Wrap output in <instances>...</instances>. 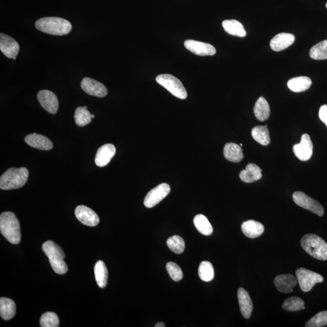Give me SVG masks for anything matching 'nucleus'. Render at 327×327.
Here are the masks:
<instances>
[{
  "mask_svg": "<svg viewBox=\"0 0 327 327\" xmlns=\"http://www.w3.org/2000/svg\"><path fill=\"white\" fill-rule=\"evenodd\" d=\"M0 230L4 236L12 244L21 242V228L19 220L12 212H4L0 216Z\"/></svg>",
  "mask_w": 327,
  "mask_h": 327,
  "instance_id": "nucleus-1",
  "label": "nucleus"
},
{
  "mask_svg": "<svg viewBox=\"0 0 327 327\" xmlns=\"http://www.w3.org/2000/svg\"><path fill=\"white\" fill-rule=\"evenodd\" d=\"M36 28L50 35L62 36L70 33L72 26L66 20L58 17H45L37 20Z\"/></svg>",
  "mask_w": 327,
  "mask_h": 327,
  "instance_id": "nucleus-2",
  "label": "nucleus"
},
{
  "mask_svg": "<svg viewBox=\"0 0 327 327\" xmlns=\"http://www.w3.org/2000/svg\"><path fill=\"white\" fill-rule=\"evenodd\" d=\"M42 248L50 260L54 272L59 274H66L68 268L64 260L66 254L62 248L52 240H48L43 244Z\"/></svg>",
  "mask_w": 327,
  "mask_h": 327,
  "instance_id": "nucleus-3",
  "label": "nucleus"
},
{
  "mask_svg": "<svg viewBox=\"0 0 327 327\" xmlns=\"http://www.w3.org/2000/svg\"><path fill=\"white\" fill-rule=\"evenodd\" d=\"M28 171L26 168H10L0 178V188L10 190L21 188L27 182Z\"/></svg>",
  "mask_w": 327,
  "mask_h": 327,
  "instance_id": "nucleus-4",
  "label": "nucleus"
},
{
  "mask_svg": "<svg viewBox=\"0 0 327 327\" xmlns=\"http://www.w3.org/2000/svg\"><path fill=\"white\" fill-rule=\"evenodd\" d=\"M304 250L315 259L327 260V244L322 238L314 234L304 235L300 240Z\"/></svg>",
  "mask_w": 327,
  "mask_h": 327,
  "instance_id": "nucleus-5",
  "label": "nucleus"
},
{
  "mask_svg": "<svg viewBox=\"0 0 327 327\" xmlns=\"http://www.w3.org/2000/svg\"><path fill=\"white\" fill-rule=\"evenodd\" d=\"M156 81L174 96L182 100H185L188 97L184 86L176 76L169 74H162L156 76Z\"/></svg>",
  "mask_w": 327,
  "mask_h": 327,
  "instance_id": "nucleus-6",
  "label": "nucleus"
},
{
  "mask_svg": "<svg viewBox=\"0 0 327 327\" xmlns=\"http://www.w3.org/2000/svg\"><path fill=\"white\" fill-rule=\"evenodd\" d=\"M296 275L300 288L304 292L310 291L316 284L324 281V278L320 274L304 268L297 269Z\"/></svg>",
  "mask_w": 327,
  "mask_h": 327,
  "instance_id": "nucleus-7",
  "label": "nucleus"
},
{
  "mask_svg": "<svg viewBox=\"0 0 327 327\" xmlns=\"http://www.w3.org/2000/svg\"><path fill=\"white\" fill-rule=\"evenodd\" d=\"M292 199L298 206L315 214L320 216H322L324 210L322 205L312 198L308 196L302 192H296L292 194Z\"/></svg>",
  "mask_w": 327,
  "mask_h": 327,
  "instance_id": "nucleus-8",
  "label": "nucleus"
},
{
  "mask_svg": "<svg viewBox=\"0 0 327 327\" xmlns=\"http://www.w3.org/2000/svg\"><path fill=\"white\" fill-rule=\"evenodd\" d=\"M170 186L166 183H162L152 189L145 198L144 204L148 208H154L165 198L170 193Z\"/></svg>",
  "mask_w": 327,
  "mask_h": 327,
  "instance_id": "nucleus-9",
  "label": "nucleus"
},
{
  "mask_svg": "<svg viewBox=\"0 0 327 327\" xmlns=\"http://www.w3.org/2000/svg\"><path fill=\"white\" fill-rule=\"evenodd\" d=\"M314 145L308 134H302L300 142L294 146V150L295 156L302 162H306L311 158L312 154Z\"/></svg>",
  "mask_w": 327,
  "mask_h": 327,
  "instance_id": "nucleus-10",
  "label": "nucleus"
},
{
  "mask_svg": "<svg viewBox=\"0 0 327 327\" xmlns=\"http://www.w3.org/2000/svg\"><path fill=\"white\" fill-rule=\"evenodd\" d=\"M37 98L40 104L48 112L56 114L58 110L59 102L58 98L52 92L48 90L40 91L37 94Z\"/></svg>",
  "mask_w": 327,
  "mask_h": 327,
  "instance_id": "nucleus-11",
  "label": "nucleus"
},
{
  "mask_svg": "<svg viewBox=\"0 0 327 327\" xmlns=\"http://www.w3.org/2000/svg\"><path fill=\"white\" fill-rule=\"evenodd\" d=\"M184 46L191 52L199 56H212L216 52V48L212 44L195 40H186Z\"/></svg>",
  "mask_w": 327,
  "mask_h": 327,
  "instance_id": "nucleus-12",
  "label": "nucleus"
},
{
  "mask_svg": "<svg viewBox=\"0 0 327 327\" xmlns=\"http://www.w3.org/2000/svg\"><path fill=\"white\" fill-rule=\"evenodd\" d=\"M76 216L82 224L94 226L98 224L100 218L91 208L85 206H78L76 209Z\"/></svg>",
  "mask_w": 327,
  "mask_h": 327,
  "instance_id": "nucleus-13",
  "label": "nucleus"
},
{
  "mask_svg": "<svg viewBox=\"0 0 327 327\" xmlns=\"http://www.w3.org/2000/svg\"><path fill=\"white\" fill-rule=\"evenodd\" d=\"M81 86L82 90L91 96L103 98L108 94L107 88L104 84L88 77L82 80Z\"/></svg>",
  "mask_w": 327,
  "mask_h": 327,
  "instance_id": "nucleus-14",
  "label": "nucleus"
},
{
  "mask_svg": "<svg viewBox=\"0 0 327 327\" xmlns=\"http://www.w3.org/2000/svg\"><path fill=\"white\" fill-rule=\"evenodd\" d=\"M0 50L8 58L16 60L19 52L20 46L16 40L4 34L1 33Z\"/></svg>",
  "mask_w": 327,
  "mask_h": 327,
  "instance_id": "nucleus-15",
  "label": "nucleus"
},
{
  "mask_svg": "<svg viewBox=\"0 0 327 327\" xmlns=\"http://www.w3.org/2000/svg\"><path fill=\"white\" fill-rule=\"evenodd\" d=\"M274 284L278 290L288 294L294 292V288L297 285V278L291 274H281L274 278Z\"/></svg>",
  "mask_w": 327,
  "mask_h": 327,
  "instance_id": "nucleus-16",
  "label": "nucleus"
},
{
  "mask_svg": "<svg viewBox=\"0 0 327 327\" xmlns=\"http://www.w3.org/2000/svg\"><path fill=\"white\" fill-rule=\"evenodd\" d=\"M116 153V148L112 144H106L100 148L94 159L96 165L102 168L107 166Z\"/></svg>",
  "mask_w": 327,
  "mask_h": 327,
  "instance_id": "nucleus-17",
  "label": "nucleus"
},
{
  "mask_svg": "<svg viewBox=\"0 0 327 327\" xmlns=\"http://www.w3.org/2000/svg\"><path fill=\"white\" fill-rule=\"evenodd\" d=\"M294 41L295 36L292 34L280 33L272 39L270 45L272 50L280 52L290 46Z\"/></svg>",
  "mask_w": 327,
  "mask_h": 327,
  "instance_id": "nucleus-18",
  "label": "nucleus"
},
{
  "mask_svg": "<svg viewBox=\"0 0 327 327\" xmlns=\"http://www.w3.org/2000/svg\"><path fill=\"white\" fill-rule=\"evenodd\" d=\"M27 144L39 150H50L53 148V144L47 137L36 134H28L25 138Z\"/></svg>",
  "mask_w": 327,
  "mask_h": 327,
  "instance_id": "nucleus-19",
  "label": "nucleus"
},
{
  "mask_svg": "<svg viewBox=\"0 0 327 327\" xmlns=\"http://www.w3.org/2000/svg\"><path fill=\"white\" fill-rule=\"evenodd\" d=\"M238 298L242 316L246 319H249L253 312L254 306L248 292L243 288H240L238 291Z\"/></svg>",
  "mask_w": 327,
  "mask_h": 327,
  "instance_id": "nucleus-20",
  "label": "nucleus"
},
{
  "mask_svg": "<svg viewBox=\"0 0 327 327\" xmlns=\"http://www.w3.org/2000/svg\"><path fill=\"white\" fill-rule=\"evenodd\" d=\"M242 230L246 236L249 238H256L263 234L264 232V226L256 220H248L242 223Z\"/></svg>",
  "mask_w": 327,
  "mask_h": 327,
  "instance_id": "nucleus-21",
  "label": "nucleus"
},
{
  "mask_svg": "<svg viewBox=\"0 0 327 327\" xmlns=\"http://www.w3.org/2000/svg\"><path fill=\"white\" fill-rule=\"evenodd\" d=\"M262 170L254 164L249 163L246 169L240 172V178L243 182L252 183L262 178Z\"/></svg>",
  "mask_w": 327,
  "mask_h": 327,
  "instance_id": "nucleus-22",
  "label": "nucleus"
},
{
  "mask_svg": "<svg viewBox=\"0 0 327 327\" xmlns=\"http://www.w3.org/2000/svg\"><path fill=\"white\" fill-rule=\"evenodd\" d=\"M224 156L229 162H239L243 159L242 149L235 143H226L224 148Z\"/></svg>",
  "mask_w": 327,
  "mask_h": 327,
  "instance_id": "nucleus-23",
  "label": "nucleus"
},
{
  "mask_svg": "<svg viewBox=\"0 0 327 327\" xmlns=\"http://www.w3.org/2000/svg\"><path fill=\"white\" fill-rule=\"evenodd\" d=\"M255 117L260 122L268 120L270 116V108L268 102L264 97H260L257 100L254 108Z\"/></svg>",
  "mask_w": 327,
  "mask_h": 327,
  "instance_id": "nucleus-24",
  "label": "nucleus"
},
{
  "mask_svg": "<svg viewBox=\"0 0 327 327\" xmlns=\"http://www.w3.org/2000/svg\"><path fill=\"white\" fill-rule=\"evenodd\" d=\"M16 304L12 300L7 298L0 299V315L4 320H10L16 314Z\"/></svg>",
  "mask_w": 327,
  "mask_h": 327,
  "instance_id": "nucleus-25",
  "label": "nucleus"
},
{
  "mask_svg": "<svg viewBox=\"0 0 327 327\" xmlns=\"http://www.w3.org/2000/svg\"><path fill=\"white\" fill-rule=\"evenodd\" d=\"M312 84L308 76H298L292 78L288 82V88L294 92H302L308 90Z\"/></svg>",
  "mask_w": 327,
  "mask_h": 327,
  "instance_id": "nucleus-26",
  "label": "nucleus"
},
{
  "mask_svg": "<svg viewBox=\"0 0 327 327\" xmlns=\"http://www.w3.org/2000/svg\"><path fill=\"white\" fill-rule=\"evenodd\" d=\"M222 26L226 32L230 35L239 37H244L246 35L243 25L237 20H224L222 22Z\"/></svg>",
  "mask_w": 327,
  "mask_h": 327,
  "instance_id": "nucleus-27",
  "label": "nucleus"
},
{
  "mask_svg": "<svg viewBox=\"0 0 327 327\" xmlns=\"http://www.w3.org/2000/svg\"><path fill=\"white\" fill-rule=\"evenodd\" d=\"M94 272L98 286L100 288H105L108 281V271L105 263L102 260L98 261L94 266Z\"/></svg>",
  "mask_w": 327,
  "mask_h": 327,
  "instance_id": "nucleus-28",
  "label": "nucleus"
},
{
  "mask_svg": "<svg viewBox=\"0 0 327 327\" xmlns=\"http://www.w3.org/2000/svg\"><path fill=\"white\" fill-rule=\"evenodd\" d=\"M252 136L259 144L268 146L270 142V137L268 126H258L252 129Z\"/></svg>",
  "mask_w": 327,
  "mask_h": 327,
  "instance_id": "nucleus-29",
  "label": "nucleus"
},
{
  "mask_svg": "<svg viewBox=\"0 0 327 327\" xmlns=\"http://www.w3.org/2000/svg\"><path fill=\"white\" fill-rule=\"evenodd\" d=\"M194 225L198 231L206 236L213 233L214 229L208 218L203 214H198L194 220Z\"/></svg>",
  "mask_w": 327,
  "mask_h": 327,
  "instance_id": "nucleus-30",
  "label": "nucleus"
},
{
  "mask_svg": "<svg viewBox=\"0 0 327 327\" xmlns=\"http://www.w3.org/2000/svg\"><path fill=\"white\" fill-rule=\"evenodd\" d=\"M87 106L85 107H79L76 108L74 112V120L76 124L80 127H83L90 124L92 122V114L87 109Z\"/></svg>",
  "mask_w": 327,
  "mask_h": 327,
  "instance_id": "nucleus-31",
  "label": "nucleus"
},
{
  "mask_svg": "<svg viewBox=\"0 0 327 327\" xmlns=\"http://www.w3.org/2000/svg\"><path fill=\"white\" fill-rule=\"evenodd\" d=\"M310 56L316 60L327 59V40H324L312 46L310 51Z\"/></svg>",
  "mask_w": 327,
  "mask_h": 327,
  "instance_id": "nucleus-32",
  "label": "nucleus"
},
{
  "mask_svg": "<svg viewBox=\"0 0 327 327\" xmlns=\"http://www.w3.org/2000/svg\"><path fill=\"white\" fill-rule=\"evenodd\" d=\"M200 279L205 282H210L214 280V274L213 265L208 261H203L198 268Z\"/></svg>",
  "mask_w": 327,
  "mask_h": 327,
  "instance_id": "nucleus-33",
  "label": "nucleus"
},
{
  "mask_svg": "<svg viewBox=\"0 0 327 327\" xmlns=\"http://www.w3.org/2000/svg\"><path fill=\"white\" fill-rule=\"evenodd\" d=\"M282 308L288 312H298L306 308L304 300L296 296L286 300L282 304Z\"/></svg>",
  "mask_w": 327,
  "mask_h": 327,
  "instance_id": "nucleus-34",
  "label": "nucleus"
},
{
  "mask_svg": "<svg viewBox=\"0 0 327 327\" xmlns=\"http://www.w3.org/2000/svg\"><path fill=\"white\" fill-rule=\"evenodd\" d=\"M167 245L170 250L174 254H180L184 251V240L178 235L169 238L167 240Z\"/></svg>",
  "mask_w": 327,
  "mask_h": 327,
  "instance_id": "nucleus-35",
  "label": "nucleus"
},
{
  "mask_svg": "<svg viewBox=\"0 0 327 327\" xmlns=\"http://www.w3.org/2000/svg\"><path fill=\"white\" fill-rule=\"evenodd\" d=\"M59 325L58 316L54 312H45L40 319V326L42 327H58Z\"/></svg>",
  "mask_w": 327,
  "mask_h": 327,
  "instance_id": "nucleus-36",
  "label": "nucleus"
},
{
  "mask_svg": "<svg viewBox=\"0 0 327 327\" xmlns=\"http://www.w3.org/2000/svg\"><path fill=\"white\" fill-rule=\"evenodd\" d=\"M327 326V311L320 312L306 324V327H323Z\"/></svg>",
  "mask_w": 327,
  "mask_h": 327,
  "instance_id": "nucleus-37",
  "label": "nucleus"
},
{
  "mask_svg": "<svg viewBox=\"0 0 327 327\" xmlns=\"http://www.w3.org/2000/svg\"><path fill=\"white\" fill-rule=\"evenodd\" d=\"M166 268L167 271L170 276L172 280H173L176 282L182 280L183 278V272L182 269L176 263L173 262H169L166 265Z\"/></svg>",
  "mask_w": 327,
  "mask_h": 327,
  "instance_id": "nucleus-38",
  "label": "nucleus"
},
{
  "mask_svg": "<svg viewBox=\"0 0 327 327\" xmlns=\"http://www.w3.org/2000/svg\"><path fill=\"white\" fill-rule=\"evenodd\" d=\"M319 116L321 121L325 123L327 127V105H323L320 108Z\"/></svg>",
  "mask_w": 327,
  "mask_h": 327,
  "instance_id": "nucleus-39",
  "label": "nucleus"
},
{
  "mask_svg": "<svg viewBox=\"0 0 327 327\" xmlns=\"http://www.w3.org/2000/svg\"><path fill=\"white\" fill-rule=\"evenodd\" d=\"M156 327H165V324L163 322H158L156 324V326H154Z\"/></svg>",
  "mask_w": 327,
  "mask_h": 327,
  "instance_id": "nucleus-40",
  "label": "nucleus"
},
{
  "mask_svg": "<svg viewBox=\"0 0 327 327\" xmlns=\"http://www.w3.org/2000/svg\"><path fill=\"white\" fill-rule=\"evenodd\" d=\"M94 117L96 116H94V114H92V118H94Z\"/></svg>",
  "mask_w": 327,
  "mask_h": 327,
  "instance_id": "nucleus-41",
  "label": "nucleus"
},
{
  "mask_svg": "<svg viewBox=\"0 0 327 327\" xmlns=\"http://www.w3.org/2000/svg\"><path fill=\"white\" fill-rule=\"evenodd\" d=\"M240 147H242V144H240Z\"/></svg>",
  "mask_w": 327,
  "mask_h": 327,
  "instance_id": "nucleus-42",
  "label": "nucleus"
},
{
  "mask_svg": "<svg viewBox=\"0 0 327 327\" xmlns=\"http://www.w3.org/2000/svg\"><path fill=\"white\" fill-rule=\"evenodd\" d=\"M326 8H327V2H326Z\"/></svg>",
  "mask_w": 327,
  "mask_h": 327,
  "instance_id": "nucleus-43",
  "label": "nucleus"
}]
</instances>
